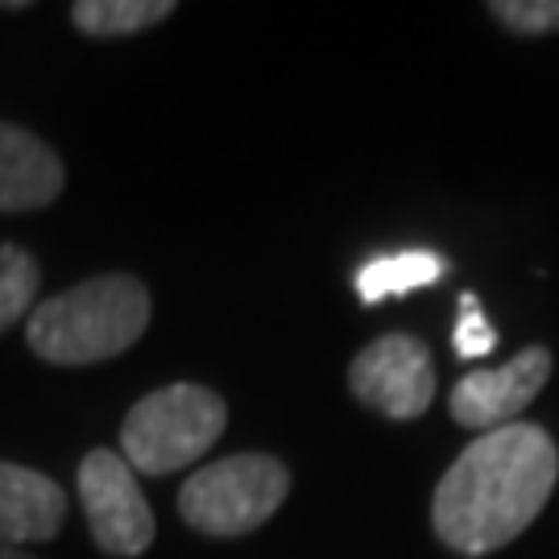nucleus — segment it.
Masks as SVG:
<instances>
[{
	"instance_id": "1",
	"label": "nucleus",
	"mask_w": 559,
	"mask_h": 559,
	"mask_svg": "<svg viewBox=\"0 0 559 559\" xmlns=\"http://www.w3.org/2000/svg\"><path fill=\"white\" fill-rule=\"evenodd\" d=\"M556 480L559 448L539 423L519 419L485 431L436 485V535L456 556H489L539 519Z\"/></svg>"
},
{
	"instance_id": "2",
	"label": "nucleus",
	"mask_w": 559,
	"mask_h": 559,
	"mask_svg": "<svg viewBox=\"0 0 559 559\" xmlns=\"http://www.w3.org/2000/svg\"><path fill=\"white\" fill-rule=\"evenodd\" d=\"M150 311L154 302L145 282L133 274H100L38 302L25 320V340L50 365H100L145 336Z\"/></svg>"
},
{
	"instance_id": "3",
	"label": "nucleus",
	"mask_w": 559,
	"mask_h": 559,
	"mask_svg": "<svg viewBox=\"0 0 559 559\" xmlns=\"http://www.w3.org/2000/svg\"><path fill=\"white\" fill-rule=\"evenodd\" d=\"M228 427V406L216 390L195 381H175L133 402L120 427V456L133 473L166 477L216 448Z\"/></svg>"
},
{
	"instance_id": "4",
	"label": "nucleus",
	"mask_w": 559,
	"mask_h": 559,
	"mask_svg": "<svg viewBox=\"0 0 559 559\" xmlns=\"http://www.w3.org/2000/svg\"><path fill=\"white\" fill-rule=\"evenodd\" d=\"M286 493H290V473L282 460L265 452H240L182 480L179 514L200 535L237 539L274 519Z\"/></svg>"
},
{
	"instance_id": "5",
	"label": "nucleus",
	"mask_w": 559,
	"mask_h": 559,
	"mask_svg": "<svg viewBox=\"0 0 559 559\" xmlns=\"http://www.w3.org/2000/svg\"><path fill=\"white\" fill-rule=\"evenodd\" d=\"M80 501L92 539L104 556L133 559L154 543V510L141 493L138 473L124 464L120 452L96 448L80 464Z\"/></svg>"
},
{
	"instance_id": "6",
	"label": "nucleus",
	"mask_w": 559,
	"mask_h": 559,
	"mask_svg": "<svg viewBox=\"0 0 559 559\" xmlns=\"http://www.w3.org/2000/svg\"><path fill=\"white\" fill-rule=\"evenodd\" d=\"M348 390L385 419H419L436 402V360L419 336H378L348 365Z\"/></svg>"
},
{
	"instance_id": "7",
	"label": "nucleus",
	"mask_w": 559,
	"mask_h": 559,
	"mask_svg": "<svg viewBox=\"0 0 559 559\" xmlns=\"http://www.w3.org/2000/svg\"><path fill=\"white\" fill-rule=\"evenodd\" d=\"M551 348L531 344L522 348L514 360H506L501 369H477V373H464L452 390V419L468 431H498L519 423V415L539 399V390L551 378Z\"/></svg>"
},
{
	"instance_id": "8",
	"label": "nucleus",
	"mask_w": 559,
	"mask_h": 559,
	"mask_svg": "<svg viewBox=\"0 0 559 559\" xmlns=\"http://www.w3.org/2000/svg\"><path fill=\"white\" fill-rule=\"evenodd\" d=\"M62 522H67V493L59 480L13 460H0V547L55 539Z\"/></svg>"
},
{
	"instance_id": "9",
	"label": "nucleus",
	"mask_w": 559,
	"mask_h": 559,
	"mask_svg": "<svg viewBox=\"0 0 559 559\" xmlns=\"http://www.w3.org/2000/svg\"><path fill=\"white\" fill-rule=\"evenodd\" d=\"M62 158L29 129L0 120V212H38L62 195Z\"/></svg>"
},
{
	"instance_id": "10",
	"label": "nucleus",
	"mask_w": 559,
	"mask_h": 559,
	"mask_svg": "<svg viewBox=\"0 0 559 559\" xmlns=\"http://www.w3.org/2000/svg\"><path fill=\"white\" fill-rule=\"evenodd\" d=\"M443 274H448V258H440L436 249H402V253L365 261L353 286H357L360 302H385L423 290V286H436Z\"/></svg>"
},
{
	"instance_id": "11",
	"label": "nucleus",
	"mask_w": 559,
	"mask_h": 559,
	"mask_svg": "<svg viewBox=\"0 0 559 559\" xmlns=\"http://www.w3.org/2000/svg\"><path fill=\"white\" fill-rule=\"evenodd\" d=\"M175 17V0H80L71 4V21L92 38H129Z\"/></svg>"
},
{
	"instance_id": "12",
	"label": "nucleus",
	"mask_w": 559,
	"mask_h": 559,
	"mask_svg": "<svg viewBox=\"0 0 559 559\" xmlns=\"http://www.w3.org/2000/svg\"><path fill=\"white\" fill-rule=\"evenodd\" d=\"M41 286V265L29 249L21 245H0V336L34 311Z\"/></svg>"
},
{
	"instance_id": "13",
	"label": "nucleus",
	"mask_w": 559,
	"mask_h": 559,
	"mask_svg": "<svg viewBox=\"0 0 559 559\" xmlns=\"http://www.w3.org/2000/svg\"><path fill=\"white\" fill-rule=\"evenodd\" d=\"M489 13L526 38H543V34H559V0H493Z\"/></svg>"
},
{
	"instance_id": "14",
	"label": "nucleus",
	"mask_w": 559,
	"mask_h": 559,
	"mask_svg": "<svg viewBox=\"0 0 559 559\" xmlns=\"http://www.w3.org/2000/svg\"><path fill=\"white\" fill-rule=\"evenodd\" d=\"M452 344H456V357L464 360H477V357H489L493 348H498V332H493V323L485 320V307L477 302V295H460V320H456V332H452Z\"/></svg>"
},
{
	"instance_id": "15",
	"label": "nucleus",
	"mask_w": 559,
	"mask_h": 559,
	"mask_svg": "<svg viewBox=\"0 0 559 559\" xmlns=\"http://www.w3.org/2000/svg\"><path fill=\"white\" fill-rule=\"evenodd\" d=\"M0 559H34V556H25L21 547H0Z\"/></svg>"
}]
</instances>
